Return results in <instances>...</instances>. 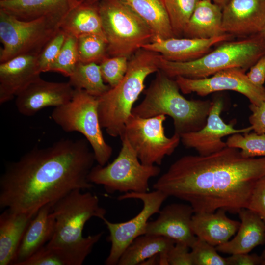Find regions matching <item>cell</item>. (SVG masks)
I'll return each mask as SVG.
<instances>
[{
    "label": "cell",
    "mask_w": 265,
    "mask_h": 265,
    "mask_svg": "<svg viewBox=\"0 0 265 265\" xmlns=\"http://www.w3.org/2000/svg\"><path fill=\"white\" fill-rule=\"evenodd\" d=\"M85 138L61 139L36 146L8 164L0 178V207L36 214L71 191L90 189L88 176L95 160Z\"/></svg>",
    "instance_id": "1"
},
{
    "label": "cell",
    "mask_w": 265,
    "mask_h": 265,
    "mask_svg": "<svg viewBox=\"0 0 265 265\" xmlns=\"http://www.w3.org/2000/svg\"><path fill=\"white\" fill-rule=\"evenodd\" d=\"M265 175V157L245 158L226 147L212 154L182 157L153 185L168 197L188 203L194 213L247 208L256 181Z\"/></svg>",
    "instance_id": "2"
},
{
    "label": "cell",
    "mask_w": 265,
    "mask_h": 265,
    "mask_svg": "<svg viewBox=\"0 0 265 265\" xmlns=\"http://www.w3.org/2000/svg\"><path fill=\"white\" fill-rule=\"evenodd\" d=\"M76 189L52 205L55 219L53 234L46 244L62 249L74 259L77 265L83 264L99 241L103 232L83 236L86 223L92 217L102 220L106 210L100 206L98 196L90 192Z\"/></svg>",
    "instance_id": "3"
},
{
    "label": "cell",
    "mask_w": 265,
    "mask_h": 265,
    "mask_svg": "<svg viewBox=\"0 0 265 265\" xmlns=\"http://www.w3.org/2000/svg\"><path fill=\"white\" fill-rule=\"evenodd\" d=\"M161 55L143 48L129 59L125 75L116 86L98 97L101 126L113 137H122L134 103L145 88L148 76L159 70Z\"/></svg>",
    "instance_id": "4"
},
{
    "label": "cell",
    "mask_w": 265,
    "mask_h": 265,
    "mask_svg": "<svg viewBox=\"0 0 265 265\" xmlns=\"http://www.w3.org/2000/svg\"><path fill=\"white\" fill-rule=\"evenodd\" d=\"M175 80L161 70L145 91L142 101L132 114L143 118L167 115L173 120L174 133L180 135L199 131L205 125L213 101L187 100L180 92Z\"/></svg>",
    "instance_id": "5"
},
{
    "label": "cell",
    "mask_w": 265,
    "mask_h": 265,
    "mask_svg": "<svg viewBox=\"0 0 265 265\" xmlns=\"http://www.w3.org/2000/svg\"><path fill=\"white\" fill-rule=\"evenodd\" d=\"M264 55L265 37L259 33L240 40L223 42L214 50L189 61H170L161 55L159 70L173 79H203L230 68L246 71Z\"/></svg>",
    "instance_id": "6"
},
{
    "label": "cell",
    "mask_w": 265,
    "mask_h": 265,
    "mask_svg": "<svg viewBox=\"0 0 265 265\" xmlns=\"http://www.w3.org/2000/svg\"><path fill=\"white\" fill-rule=\"evenodd\" d=\"M98 7L108 56L129 59L154 39L147 24L122 0H100Z\"/></svg>",
    "instance_id": "7"
},
{
    "label": "cell",
    "mask_w": 265,
    "mask_h": 265,
    "mask_svg": "<svg viewBox=\"0 0 265 265\" xmlns=\"http://www.w3.org/2000/svg\"><path fill=\"white\" fill-rule=\"evenodd\" d=\"M97 97L82 89H74L70 102L54 108L51 114L53 121L64 131L81 133L89 142L98 164L108 162L113 149L103 135Z\"/></svg>",
    "instance_id": "8"
},
{
    "label": "cell",
    "mask_w": 265,
    "mask_h": 265,
    "mask_svg": "<svg viewBox=\"0 0 265 265\" xmlns=\"http://www.w3.org/2000/svg\"><path fill=\"white\" fill-rule=\"evenodd\" d=\"M121 139L122 147L117 157L107 165L93 166L88 176L89 181L103 186L110 194L148 192L149 180L158 176L160 168L143 164L127 139Z\"/></svg>",
    "instance_id": "9"
},
{
    "label": "cell",
    "mask_w": 265,
    "mask_h": 265,
    "mask_svg": "<svg viewBox=\"0 0 265 265\" xmlns=\"http://www.w3.org/2000/svg\"><path fill=\"white\" fill-rule=\"evenodd\" d=\"M62 20H23L0 9V63L23 54H39L60 28Z\"/></svg>",
    "instance_id": "10"
},
{
    "label": "cell",
    "mask_w": 265,
    "mask_h": 265,
    "mask_svg": "<svg viewBox=\"0 0 265 265\" xmlns=\"http://www.w3.org/2000/svg\"><path fill=\"white\" fill-rule=\"evenodd\" d=\"M166 119L164 115L143 118L132 114L125 123L121 139H127L144 165H160L165 157L171 155L181 141L177 133L171 137L165 135Z\"/></svg>",
    "instance_id": "11"
},
{
    "label": "cell",
    "mask_w": 265,
    "mask_h": 265,
    "mask_svg": "<svg viewBox=\"0 0 265 265\" xmlns=\"http://www.w3.org/2000/svg\"><path fill=\"white\" fill-rule=\"evenodd\" d=\"M168 197L166 194L158 190L151 192H130L118 196L119 201L129 199L140 200L143 203V208L136 216L123 222H111L106 218L103 220L109 231L107 239L111 243L109 253L105 262L106 265H117L126 248L135 238L145 234L148 220L153 215L159 213L162 204Z\"/></svg>",
    "instance_id": "12"
},
{
    "label": "cell",
    "mask_w": 265,
    "mask_h": 265,
    "mask_svg": "<svg viewBox=\"0 0 265 265\" xmlns=\"http://www.w3.org/2000/svg\"><path fill=\"white\" fill-rule=\"evenodd\" d=\"M175 80L180 91L185 94L195 93L201 96L211 93L230 90L245 96L250 104L260 105L265 101V88L253 84L246 71L240 68H230L203 79H192L177 77Z\"/></svg>",
    "instance_id": "13"
},
{
    "label": "cell",
    "mask_w": 265,
    "mask_h": 265,
    "mask_svg": "<svg viewBox=\"0 0 265 265\" xmlns=\"http://www.w3.org/2000/svg\"><path fill=\"white\" fill-rule=\"evenodd\" d=\"M224 107L222 98L213 101L206 123L201 130L180 135L181 141L187 148L194 149L199 155L206 156L227 147L222 138L235 133H246L253 130L252 126L236 129L232 123L226 124L221 117Z\"/></svg>",
    "instance_id": "14"
},
{
    "label": "cell",
    "mask_w": 265,
    "mask_h": 265,
    "mask_svg": "<svg viewBox=\"0 0 265 265\" xmlns=\"http://www.w3.org/2000/svg\"><path fill=\"white\" fill-rule=\"evenodd\" d=\"M74 91L68 82H50L40 78L16 97L15 106L20 114L31 116L45 107L67 104L72 99Z\"/></svg>",
    "instance_id": "15"
},
{
    "label": "cell",
    "mask_w": 265,
    "mask_h": 265,
    "mask_svg": "<svg viewBox=\"0 0 265 265\" xmlns=\"http://www.w3.org/2000/svg\"><path fill=\"white\" fill-rule=\"evenodd\" d=\"M194 213L190 204L167 205L160 210L156 220L148 221L145 234L164 237L191 248L197 239L191 228Z\"/></svg>",
    "instance_id": "16"
},
{
    "label": "cell",
    "mask_w": 265,
    "mask_h": 265,
    "mask_svg": "<svg viewBox=\"0 0 265 265\" xmlns=\"http://www.w3.org/2000/svg\"><path fill=\"white\" fill-rule=\"evenodd\" d=\"M265 24V0H230L222 8L225 33L248 37L261 32Z\"/></svg>",
    "instance_id": "17"
},
{
    "label": "cell",
    "mask_w": 265,
    "mask_h": 265,
    "mask_svg": "<svg viewBox=\"0 0 265 265\" xmlns=\"http://www.w3.org/2000/svg\"><path fill=\"white\" fill-rule=\"evenodd\" d=\"M39 54H23L0 63V104L16 97L40 79Z\"/></svg>",
    "instance_id": "18"
},
{
    "label": "cell",
    "mask_w": 265,
    "mask_h": 265,
    "mask_svg": "<svg viewBox=\"0 0 265 265\" xmlns=\"http://www.w3.org/2000/svg\"><path fill=\"white\" fill-rule=\"evenodd\" d=\"M232 36L225 33L209 39L176 37L156 38L142 48L157 53L170 61L186 62L202 57L209 53L212 46L230 40Z\"/></svg>",
    "instance_id": "19"
},
{
    "label": "cell",
    "mask_w": 265,
    "mask_h": 265,
    "mask_svg": "<svg viewBox=\"0 0 265 265\" xmlns=\"http://www.w3.org/2000/svg\"><path fill=\"white\" fill-rule=\"evenodd\" d=\"M85 0H0V9L23 20L43 17L62 21L75 7Z\"/></svg>",
    "instance_id": "20"
},
{
    "label": "cell",
    "mask_w": 265,
    "mask_h": 265,
    "mask_svg": "<svg viewBox=\"0 0 265 265\" xmlns=\"http://www.w3.org/2000/svg\"><path fill=\"white\" fill-rule=\"evenodd\" d=\"M55 219L52 205L41 207L31 220L18 249L14 265H21L51 239L54 232Z\"/></svg>",
    "instance_id": "21"
},
{
    "label": "cell",
    "mask_w": 265,
    "mask_h": 265,
    "mask_svg": "<svg viewBox=\"0 0 265 265\" xmlns=\"http://www.w3.org/2000/svg\"><path fill=\"white\" fill-rule=\"evenodd\" d=\"M241 222L235 237L216 246L218 251L234 254L248 253L265 242V222L254 212L242 209L238 213Z\"/></svg>",
    "instance_id": "22"
},
{
    "label": "cell",
    "mask_w": 265,
    "mask_h": 265,
    "mask_svg": "<svg viewBox=\"0 0 265 265\" xmlns=\"http://www.w3.org/2000/svg\"><path fill=\"white\" fill-rule=\"evenodd\" d=\"M226 212L219 209L213 212L194 213L191 228L195 235L214 246L227 242L238 231L240 222L229 218Z\"/></svg>",
    "instance_id": "23"
},
{
    "label": "cell",
    "mask_w": 265,
    "mask_h": 265,
    "mask_svg": "<svg viewBox=\"0 0 265 265\" xmlns=\"http://www.w3.org/2000/svg\"><path fill=\"white\" fill-rule=\"evenodd\" d=\"M36 214L6 209L0 215V265H12L31 220Z\"/></svg>",
    "instance_id": "24"
},
{
    "label": "cell",
    "mask_w": 265,
    "mask_h": 265,
    "mask_svg": "<svg viewBox=\"0 0 265 265\" xmlns=\"http://www.w3.org/2000/svg\"><path fill=\"white\" fill-rule=\"evenodd\" d=\"M222 8L211 0H200L183 33L188 38L209 39L225 34Z\"/></svg>",
    "instance_id": "25"
},
{
    "label": "cell",
    "mask_w": 265,
    "mask_h": 265,
    "mask_svg": "<svg viewBox=\"0 0 265 265\" xmlns=\"http://www.w3.org/2000/svg\"><path fill=\"white\" fill-rule=\"evenodd\" d=\"M60 28L67 35L76 38L87 34H97L105 37L98 2L91 3L85 0L78 4L64 18Z\"/></svg>",
    "instance_id": "26"
},
{
    "label": "cell",
    "mask_w": 265,
    "mask_h": 265,
    "mask_svg": "<svg viewBox=\"0 0 265 265\" xmlns=\"http://www.w3.org/2000/svg\"><path fill=\"white\" fill-rule=\"evenodd\" d=\"M122 0L147 24L154 39L175 37L163 0Z\"/></svg>",
    "instance_id": "27"
},
{
    "label": "cell",
    "mask_w": 265,
    "mask_h": 265,
    "mask_svg": "<svg viewBox=\"0 0 265 265\" xmlns=\"http://www.w3.org/2000/svg\"><path fill=\"white\" fill-rule=\"evenodd\" d=\"M175 243L173 239L162 236L146 234L140 236L126 248L117 265H140L151 257L167 253Z\"/></svg>",
    "instance_id": "28"
},
{
    "label": "cell",
    "mask_w": 265,
    "mask_h": 265,
    "mask_svg": "<svg viewBox=\"0 0 265 265\" xmlns=\"http://www.w3.org/2000/svg\"><path fill=\"white\" fill-rule=\"evenodd\" d=\"M69 78L68 83L74 89L84 90L97 98L111 88L104 81L99 64L96 63L79 61Z\"/></svg>",
    "instance_id": "29"
},
{
    "label": "cell",
    "mask_w": 265,
    "mask_h": 265,
    "mask_svg": "<svg viewBox=\"0 0 265 265\" xmlns=\"http://www.w3.org/2000/svg\"><path fill=\"white\" fill-rule=\"evenodd\" d=\"M200 0H163L174 36L183 35L198 3Z\"/></svg>",
    "instance_id": "30"
},
{
    "label": "cell",
    "mask_w": 265,
    "mask_h": 265,
    "mask_svg": "<svg viewBox=\"0 0 265 265\" xmlns=\"http://www.w3.org/2000/svg\"><path fill=\"white\" fill-rule=\"evenodd\" d=\"M79 61L99 64L107 55V43L102 36L87 34L77 38Z\"/></svg>",
    "instance_id": "31"
},
{
    "label": "cell",
    "mask_w": 265,
    "mask_h": 265,
    "mask_svg": "<svg viewBox=\"0 0 265 265\" xmlns=\"http://www.w3.org/2000/svg\"><path fill=\"white\" fill-rule=\"evenodd\" d=\"M227 146L239 149L245 158L265 157V134L235 133L228 137Z\"/></svg>",
    "instance_id": "32"
},
{
    "label": "cell",
    "mask_w": 265,
    "mask_h": 265,
    "mask_svg": "<svg viewBox=\"0 0 265 265\" xmlns=\"http://www.w3.org/2000/svg\"><path fill=\"white\" fill-rule=\"evenodd\" d=\"M79 62L77 39L67 35L64 44L50 71L59 72L69 77Z\"/></svg>",
    "instance_id": "33"
},
{
    "label": "cell",
    "mask_w": 265,
    "mask_h": 265,
    "mask_svg": "<svg viewBox=\"0 0 265 265\" xmlns=\"http://www.w3.org/2000/svg\"><path fill=\"white\" fill-rule=\"evenodd\" d=\"M129 58L121 56H107L99 64L105 82L111 88L118 85L128 69Z\"/></svg>",
    "instance_id": "34"
},
{
    "label": "cell",
    "mask_w": 265,
    "mask_h": 265,
    "mask_svg": "<svg viewBox=\"0 0 265 265\" xmlns=\"http://www.w3.org/2000/svg\"><path fill=\"white\" fill-rule=\"evenodd\" d=\"M21 265H74L68 254L61 249L45 245Z\"/></svg>",
    "instance_id": "35"
},
{
    "label": "cell",
    "mask_w": 265,
    "mask_h": 265,
    "mask_svg": "<svg viewBox=\"0 0 265 265\" xmlns=\"http://www.w3.org/2000/svg\"><path fill=\"white\" fill-rule=\"evenodd\" d=\"M190 249L193 265H227L216 248L201 238L197 237Z\"/></svg>",
    "instance_id": "36"
},
{
    "label": "cell",
    "mask_w": 265,
    "mask_h": 265,
    "mask_svg": "<svg viewBox=\"0 0 265 265\" xmlns=\"http://www.w3.org/2000/svg\"><path fill=\"white\" fill-rule=\"evenodd\" d=\"M67 34L60 28L46 44L38 55V64L41 73L50 71L58 56Z\"/></svg>",
    "instance_id": "37"
},
{
    "label": "cell",
    "mask_w": 265,
    "mask_h": 265,
    "mask_svg": "<svg viewBox=\"0 0 265 265\" xmlns=\"http://www.w3.org/2000/svg\"><path fill=\"white\" fill-rule=\"evenodd\" d=\"M247 209L257 213L265 222V175L256 181Z\"/></svg>",
    "instance_id": "38"
},
{
    "label": "cell",
    "mask_w": 265,
    "mask_h": 265,
    "mask_svg": "<svg viewBox=\"0 0 265 265\" xmlns=\"http://www.w3.org/2000/svg\"><path fill=\"white\" fill-rule=\"evenodd\" d=\"M190 248L186 244L177 242L167 254L169 265H193Z\"/></svg>",
    "instance_id": "39"
},
{
    "label": "cell",
    "mask_w": 265,
    "mask_h": 265,
    "mask_svg": "<svg viewBox=\"0 0 265 265\" xmlns=\"http://www.w3.org/2000/svg\"><path fill=\"white\" fill-rule=\"evenodd\" d=\"M249 109L252 114L249 121L254 132L265 134V101L260 105L250 104Z\"/></svg>",
    "instance_id": "40"
},
{
    "label": "cell",
    "mask_w": 265,
    "mask_h": 265,
    "mask_svg": "<svg viewBox=\"0 0 265 265\" xmlns=\"http://www.w3.org/2000/svg\"><path fill=\"white\" fill-rule=\"evenodd\" d=\"M246 74L253 84L258 87H263L265 81V55L261 57Z\"/></svg>",
    "instance_id": "41"
},
{
    "label": "cell",
    "mask_w": 265,
    "mask_h": 265,
    "mask_svg": "<svg viewBox=\"0 0 265 265\" xmlns=\"http://www.w3.org/2000/svg\"><path fill=\"white\" fill-rule=\"evenodd\" d=\"M227 265H261L262 259L261 256L248 253L231 254L226 258Z\"/></svg>",
    "instance_id": "42"
},
{
    "label": "cell",
    "mask_w": 265,
    "mask_h": 265,
    "mask_svg": "<svg viewBox=\"0 0 265 265\" xmlns=\"http://www.w3.org/2000/svg\"><path fill=\"white\" fill-rule=\"evenodd\" d=\"M140 265H159V254L151 257L144 261Z\"/></svg>",
    "instance_id": "43"
},
{
    "label": "cell",
    "mask_w": 265,
    "mask_h": 265,
    "mask_svg": "<svg viewBox=\"0 0 265 265\" xmlns=\"http://www.w3.org/2000/svg\"><path fill=\"white\" fill-rule=\"evenodd\" d=\"M211 0L223 8V7L228 2V1L230 0Z\"/></svg>",
    "instance_id": "44"
},
{
    "label": "cell",
    "mask_w": 265,
    "mask_h": 265,
    "mask_svg": "<svg viewBox=\"0 0 265 265\" xmlns=\"http://www.w3.org/2000/svg\"><path fill=\"white\" fill-rule=\"evenodd\" d=\"M264 37H265V24L262 30L260 32Z\"/></svg>",
    "instance_id": "45"
},
{
    "label": "cell",
    "mask_w": 265,
    "mask_h": 265,
    "mask_svg": "<svg viewBox=\"0 0 265 265\" xmlns=\"http://www.w3.org/2000/svg\"><path fill=\"white\" fill-rule=\"evenodd\" d=\"M261 257L263 260H265V248L264 249L262 253L261 254Z\"/></svg>",
    "instance_id": "46"
},
{
    "label": "cell",
    "mask_w": 265,
    "mask_h": 265,
    "mask_svg": "<svg viewBox=\"0 0 265 265\" xmlns=\"http://www.w3.org/2000/svg\"><path fill=\"white\" fill-rule=\"evenodd\" d=\"M87 1L91 3L98 2L100 0H86Z\"/></svg>",
    "instance_id": "47"
},
{
    "label": "cell",
    "mask_w": 265,
    "mask_h": 265,
    "mask_svg": "<svg viewBox=\"0 0 265 265\" xmlns=\"http://www.w3.org/2000/svg\"><path fill=\"white\" fill-rule=\"evenodd\" d=\"M262 264L263 265H265V260L263 261Z\"/></svg>",
    "instance_id": "48"
}]
</instances>
